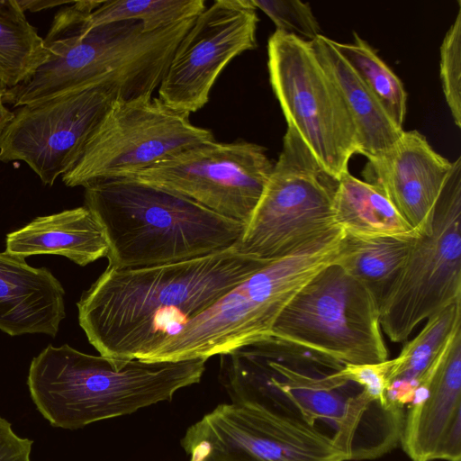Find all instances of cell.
Here are the masks:
<instances>
[{"mask_svg":"<svg viewBox=\"0 0 461 461\" xmlns=\"http://www.w3.org/2000/svg\"><path fill=\"white\" fill-rule=\"evenodd\" d=\"M231 402L257 404L330 436L348 461L378 458L400 443L405 411L384 407L338 375L343 366L270 338L220 355Z\"/></svg>","mask_w":461,"mask_h":461,"instance_id":"1","label":"cell"},{"mask_svg":"<svg viewBox=\"0 0 461 461\" xmlns=\"http://www.w3.org/2000/svg\"><path fill=\"white\" fill-rule=\"evenodd\" d=\"M267 261L233 246L170 264L107 266L77 303L79 325L101 356L145 360L167 338V326L174 334Z\"/></svg>","mask_w":461,"mask_h":461,"instance_id":"2","label":"cell"},{"mask_svg":"<svg viewBox=\"0 0 461 461\" xmlns=\"http://www.w3.org/2000/svg\"><path fill=\"white\" fill-rule=\"evenodd\" d=\"M101 3L70 1L59 7L43 39L47 60L6 90L5 104L18 108L105 81L118 86L122 102L152 96L198 15L153 32L131 20L86 26V17Z\"/></svg>","mask_w":461,"mask_h":461,"instance_id":"3","label":"cell"},{"mask_svg":"<svg viewBox=\"0 0 461 461\" xmlns=\"http://www.w3.org/2000/svg\"><path fill=\"white\" fill-rule=\"evenodd\" d=\"M206 361H114L67 344L49 345L32 360L27 385L52 427L74 430L171 401L178 390L200 382Z\"/></svg>","mask_w":461,"mask_h":461,"instance_id":"4","label":"cell"},{"mask_svg":"<svg viewBox=\"0 0 461 461\" xmlns=\"http://www.w3.org/2000/svg\"><path fill=\"white\" fill-rule=\"evenodd\" d=\"M87 207L109 244L108 266L138 268L181 262L233 247L245 223L177 193L131 177L86 186Z\"/></svg>","mask_w":461,"mask_h":461,"instance_id":"5","label":"cell"},{"mask_svg":"<svg viewBox=\"0 0 461 461\" xmlns=\"http://www.w3.org/2000/svg\"><path fill=\"white\" fill-rule=\"evenodd\" d=\"M346 236L338 225L291 253L267 260L185 321L144 361L208 359L270 339L287 304L321 270L339 260Z\"/></svg>","mask_w":461,"mask_h":461,"instance_id":"6","label":"cell"},{"mask_svg":"<svg viewBox=\"0 0 461 461\" xmlns=\"http://www.w3.org/2000/svg\"><path fill=\"white\" fill-rule=\"evenodd\" d=\"M271 338L343 366L388 359L378 298L338 262L321 270L287 304Z\"/></svg>","mask_w":461,"mask_h":461,"instance_id":"7","label":"cell"},{"mask_svg":"<svg viewBox=\"0 0 461 461\" xmlns=\"http://www.w3.org/2000/svg\"><path fill=\"white\" fill-rule=\"evenodd\" d=\"M339 180L287 127L278 159L234 247L255 258L275 259L338 226L333 202Z\"/></svg>","mask_w":461,"mask_h":461,"instance_id":"8","label":"cell"},{"mask_svg":"<svg viewBox=\"0 0 461 461\" xmlns=\"http://www.w3.org/2000/svg\"><path fill=\"white\" fill-rule=\"evenodd\" d=\"M461 301V158L438 200L429 235L416 238L379 301L381 330L407 340L422 321Z\"/></svg>","mask_w":461,"mask_h":461,"instance_id":"9","label":"cell"},{"mask_svg":"<svg viewBox=\"0 0 461 461\" xmlns=\"http://www.w3.org/2000/svg\"><path fill=\"white\" fill-rule=\"evenodd\" d=\"M189 113L158 97L116 101L86 140L74 166L61 178L69 187L130 177L197 145L215 140L194 125Z\"/></svg>","mask_w":461,"mask_h":461,"instance_id":"10","label":"cell"},{"mask_svg":"<svg viewBox=\"0 0 461 461\" xmlns=\"http://www.w3.org/2000/svg\"><path fill=\"white\" fill-rule=\"evenodd\" d=\"M267 68L287 127L293 128L336 178L358 153L354 123L310 41L276 31L268 39Z\"/></svg>","mask_w":461,"mask_h":461,"instance_id":"11","label":"cell"},{"mask_svg":"<svg viewBox=\"0 0 461 461\" xmlns=\"http://www.w3.org/2000/svg\"><path fill=\"white\" fill-rule=\"evenodd\" d=\"M189 461H348L332 438L265 407L219 404L181 440Z\"/></svg>","mask_w":461,"mask_h":461,"instance_id":"12","label":"cell"},{"mask_svg":"<svg viewBox=\"0 0 461 461\" xmlns=\"http://www.w3.org/2000/svg\"><path fill=\"white\" fill-rule=\"evenodd\" d=\"M119 100L118 86L105 81L16 108L0 135V162L23 161L51 186Z\"/></svg>","mask_w":461,"mask_h":461,"instance_id":"13","label":"cell"},{"mask_svg":"<svg viewBox=\"0 0 461 461\" xmlns=\"http://www.w3.org/2000/svg\"><path fill=\"white\" fill-rule=\"evenodd\" d=\"M274 164L266 149L256 143L213 140L155 163L130 177L177 193L247 224Z\"/></svg>","mask_w":461,"mask_h":461,"instance_id":"14","label":"cell"},{"mask_svg":"<svg viewBox=\"0 0 461 461\" xmlns=\"http://www.w3.org/2000/svg\"><path fill=\"white\" fill-rule=\"evenodd\" d=\"M258 16L252 0H217L178 43L158 86V99L186 113L202 109L231 59L257 48Z\"/></svg>","mask_w":461,"mask_h":461,"instance_id":"15","label":"cell"},{"mask_svg":"<svg viewBox=\"0 0 461 461\" xmlns=\"http://www.w3.org/2000/svg\"><path fill=\"white\" fill-rule=\"evenodd\" d=\"M400 443L412 461H461V328L408 406Z\"/></svg>","mask_w":461,"mask_h":461,"instance_id":"16","label":"cell"},{"mask_svg":"<svg viewBox=\"0 0 461 461\" xmlns=\"http://www.w3.org/2000/svg\"><path fill=\"white\" fill-rule=\"evenodd\" d=\"M452 168L453 162L413 130L403 131L383 156L368 160L362 175L422 236L432 230L436 205Z\"/></svg>","mask_w":461,"mask_h":461,"instance_id":"17","label":"cell"},{"mask_svg":"<svg viewBox=\"0 0 461 461\" xmlns=\"http://www.w3.org/2000/svg\"><path fill=\"white\" fill-rule=\"evenodd\" d=\"M65 291L47 268L0 252V330L10 336L55 337L65 318Z\"/></svg>","mask_w":461,"mask_h":461,"instance_id":"18","label":"cell"},{"mask_svg":"<svg viewBox=\"0 0 461 461\" xmlns=\"http://www.w3.org/2000/svg\"><path fill=\"white\" fill-rule=\"evenodd\" d=\"M6 252L25 258L33 255H59L79 266L107 257L105 232L85 205L32 220L6 236Z\"/></svg>","mask_w":461,"mask_h":461,"instance_id":"19","label":"cell"},{"mask_svg":"<svg viewBox=\"0 0 461 461\" xmlns=\"http://www.w3.org/2000/svg\"><path fill=\"white\" fill-rule=\"evenodd\" d=\"M310 43L351 117L358 154L366 157L367 160L383 156L400 138L403 129L392 121L375 96L337 51L332 40L321 34Z\"/></svg>","mask_w":461,"mask_h":461,"instance_id":"20","label":"cell"},{"mask_svg":"<svg viewBox=\"0 0 461 461\" xmlns=\"http://www.w3.org/2000/svg\"><path fill=\"white\" fill-rule=\"evenodd\" d=\"M461 328V301L429 317L420 333L391 359L387 400L404 409L410 405L434 363L454 333Z\"/></svg>","mask_w":461,"mask_h":461,"instance_id":"21","label":"cell"},{"mask_svg":"<svg viewBox=\"0 0 461 461\" xmlns=\"http://www.w3.org/2000/svg\"><path fill=\"white\" fill-rule=\"evenodd\" d=\"M333 211L336 223L350 237L420 236L377 186L349 172L339 180Z\"/></svg>","mask_w":461,"mask_h":461,"instance_id":"22","label":"cell"},{"mask_svg":"<svg viewBox=\"0 0 461 461\" xmlns=\"http://www.w3.org/2000/svg\"><path fill=\"white\" fill-rule=\"evenodd\" d=\"M17 0H0V81L12 88L27 80L49 52Z\"/></svg>","mask_w":461,"mask_h":461,"instance_id":"23","label":"cell"},{"mask_svg":"<svg viewBox=\"0 0 461 461\" xmlns=\"http://www.w3.org/2000/svg\"><path fill=\"white\" fill-rule=\"evenodd\" d=\"M347 235V234H346ZM416 238L346 236L338 264L382 297L402 267Z\"/></svg>","mask_w":461,"mask_h":461,"instance_id":"24","label":"cell"},{"mask_svg":"<svg viewBox=\"0 0 461 461\" xmlns=\"http://www.w3.org/2000/svg\"><path fill=\"white\" fill-rule=\"evenodd\" d=\"M332 43L375 96L392 121L403 129L407 93L400 78L356 32L351 43H341L333 40Z\"/></svg>","mask_w":461,"mask_h":461,"instance_id":"25","label":"cell"},{"mask_svg":"<svg viewBox=\"0 0 461 461\" xmlns=\"http://www.w3.org/2000/svg\"><path fill=\"white\" fill-rule=\"evenodd\" d=\"M204 0H104L85 19L94 27L121 21L141 23L153 32L185 20L194 18L205 9Z\"/></svg>","mask_w":461,"mask_h":461,"instance_id":"26","label":"cell"},{"mask_svg":"<svg viewBox=\"0 0 461 461\" xmlns=\"http://www.w3.org/2000/svg\"><path fill=\"white\" fill-rule=\"evenodd\" d=\"M440 46V79L455 124L461 127V2Z\"/></svg>","mask_w":461,"mask_h":461,"instance_id":"27","label":"cell"},{"mask_svg":"<svg viewBox=\"0 0 461 461\" xmlns=\"http://www.w3.org/2000/svg\"><path fill=\"white\" fill-rule=\"evenodd\" d=\"M275 23L276 30L311 41L321 35V27L309 3L299 0H252Z\"/></svg>","mask_w":461,"mask_h":461,"instance_id":"28","label":"cell"},{"mask_svg":"<svg viewBox=\"0 0 461 461\" xmlns=\"http://www.w3.org/2000/svg\"><path fill=\"white\" fill-rule=\"evenodd\" d=\"M390 366L391 359L375 364H348L338 371V375L362 387L371 400L380 402L384 407H390L394 405L386 398Z\"/></svg>","mask_w":461,"mask_h":461,"instance_id":"29","label":"cell"},{"mask_svg":"<svg viewBox=\"0 0 461 461\" xmlns=\"http://www.w3.org/2000/svg\"><path fill=\"white\" fill-rule=\"evenodd\" d=\"M33 441L18 436L12 424L0 417V461H31Z\"/></svg>","mask_w":461,"mask_h":461,"instance_id":"30","label":"cell"},{"mask_svg":"<svg viewBox=\"0 0 461 461\" xmlns=\"http://www.w3.org/2000/svg\"><path fill=\"white\" fill-rule=\"evenodd\" d=\"M20 7L25 12H39L41 10L60 7L68 4L70 1H53V0H17Z\"/></svg>","mask_w":461,"mask_h":461,"instance_id":"31","label":"cell"},{"mask_svg":"<svg viewBox=\"0 0 461 461\" xmlns=\"http://www.w3.org/2000/svg\"><path fill=\"white\" fill-rule=\"evenodd\" d=\"M8 88L0 81V135L14 118V112L5 106V95Z\"/></svg>","mask_w":461,"mask_h":461,"instance_id":"32","label":"cell"}]
</instances>
